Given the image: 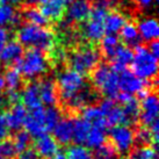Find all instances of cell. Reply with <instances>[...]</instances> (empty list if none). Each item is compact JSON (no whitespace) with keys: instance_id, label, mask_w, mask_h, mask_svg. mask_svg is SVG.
Returning a JSON list of instances; mask_svg holds the SVG:
<instances>
[{"instance_id":"ffe728a7","label":"cell","mask_w":159,"mask_h":159,"mask_svg":"<svg viewBox=\"0 0 159 159\" xmlns=\"http://www.w3.org/2000/svg\"><path fill=\"white\" fill-rule=\"evenodd\" d=\"M23 47L18 41H8L5 44L2 51L0 53V62L4 65H13L22 57Z\"/></svg>"},{"instance_id":"e575fe53","label":"cell","mask_w":159,"mask_h":159,"mask_svg":"<svg viewBox=\"0 0 159 159\" xmlns=\"http://www.w3.org/2000/svg\"><path fill=\"white\" fill-rule=\"evenodd\" d=\"M12 142H13V145L15 148L16 152L20 153V152H22V151H25L26 149L29 148L31 142V136L27 133L26 130H21L20 129L14 135Z\"/></svg>"},{"instance_id":"5bb4252c","label":"cell","mask_w":159,"mask_h":159,"mask_svg":"<svg viewBox=\"0 0 159 159\" xmlns=\"http://www.w3.org/2000/svg\"><path fill=\"white\" fill-rule=\"evenodd\" d=\"M67 7V0H41L40 11L47 20L58 21L64 16Z\"/></svg>"},{"instance_id":"836d02e7","label":"cell","mask_w":159,"mask_h":159,"mask_svg":"<svg viewBox=\"0 0 159 159\" xmlns=\"http://www.w3.org/2000/svg\"><path fill=\"white\" fill-rule=\"evenodd\" d=\"M65 157L66 159H93L89 148L84 146L83 144H75L67 148Z\"/></svg>"},{"instance_id":"f1b7e54d","label":"cell","mask_w":159,"mask_h":159,"mask_svg":"<svg viewBox=\"0 0 159 159\" xmlns=\"http://www.w3.org/2000/svg\"><path fill=\"white\" fill-rule=\"evenodd\" d=\"M122 105H123L122 111H123L124 117H125V123H127V125L137 122L138 117H139V113H141L139 101L133 97L130 100H128V101L122 103Z\"/></svg>"},{"instance_id":"603a6c76","label":"cell","mask_w":159,"mask_h":159,"mask_svg":"<svg viewBox=\"0 0 159 159\" xmlns=\"http://www.w3.org/2000/svg\"><path fill=\"white\" fill-rule=\"evenodd\" d=\"M134 57V51L131 48H129L127 45H120L117 50L115 51L114 56L111 57V63L115 70L120 72V71L127 69L131 64Z\"/></svg>"},{"instance_id":"8fae6325","label":"cell","mask_w":159,"mask_h":159,"mask_svg":"<svg viewBox=\"0 0 159 159\" xmlns=\"http://www.w3.org/2000/svg\"><path fill=\"white\" fill-rule=\"evenodd\" d=\"M23 127H25L27 133L29 134L31 137H35V138L47 134L48 130L45 127L44 108L39 107L36 109L30 111V113H28Z\"/></svg>"},{"instance_id":"7c38bea8","label":"cell","mask_w":159,"mask_h":159,"mask_svg":"<svg viewBox=\"0 0 159 159\" xmlns=\"http://www.w3.org/2000/svg\"><path fill=\"white\" fill-rule=\"evenodd\" d=\"M99 109L101 111L102 116L105 117L107 125H119V124H127L124 117L122 107L116 105L113 99H103L99 103Z\"/></svg>"},{"instance_id":"2e32d148","label":"cell","mask_w":159,"mask_h":159,"mask_svg":"<svg viewBox=\"0 0 159 159\" xmlns=\"http://www.w3.org/2000/svg\"><path fill=\"white\" fill-rule=\"evenodd\" d=\"M35 152L42 159H49L59 152V144L57 141L48 134L37 137L35 142Z\"/></svg>"},{"instance_id":"9a60e30c","label":"cell","mask_w":159,"mask_h":159,"mask_svg":"<svg viewBox=\"0 0 159 159\" xmlns=\"http://www.w3.org/2000/svg\"><path fill=\"white\" fill-rule=\"evenodd\" d=\"M27 115H28L27 108L20 101L11 105V108L5 115V119H6L9 130L18 131L20 129H22L25 121L27 119Z\"/></svg>"},{"instance_id":"d4e9b609","label":"cell","mask_w":159,"mask_h":159,"mask_svg":"<svg viewBox=\"0 0 159 159\" xmlns=\"http://www.w3.org/2000/svg\"><path fill=\"white\" fill-rule=\"evenodd\" d=\"M125 22H127V19L122 13H120L117 11L108 12L103 21L106 34H117Z\"/></svg>"},{"instance_id":"f546056e","label":"cell","mask_w":159,"mask_h":159,"mask_svg":"<svg viewBox=\"0 0 159 159\" xmlns=\"http://www.w3.org/2000/svg\"><path fill=\"white\" fill-rule=\"evenodd\" d=\"M99 42H100L102 55L106 58L111 59L115 51L120 47V39L116 36V34H105Z\"/></svg>"},{"instance_id":"ee69618b","label":"cell","mask_w":159,"mask_h":159,"mask_svg":"<svg viewBox=\"0 0 159 159\" xmlns=\"http://www.w3.org/2000/svg\"><path fill=\"white\" fill-rule=\"evenodd\" d=\"M137 6L142 9H148L156 4L155 0H136Z\"/></svg>"},{"instance_id":"8d00e7d4","label":"cell","mask_w":159,"mask_h":159,"mask_svg":"<svg viewBox=\"0 0 159 159\" xmlns=\"http://www.w3.org/2000/svg\"><path fill=\"white\" fill-rule=\"evenodd\" d=\"M95 157L102 159H117L119 158V153L115 151L111 144H102L100 148L97 149V153Z\"/></svg>"},{"instance_id":"c3c4849f","label":"cell","mask_w":159,"mask_h":159,"mask_svg":"<svg viewBox=\"0 0 159 159\" xmlns=\"http://www.w3.org/2000/svg\"><path fill=\"white\" fill-rule=\"evenodd\" d=\"M6 103H7V102H6V99H5L4 97H1V95H0V113H1L2 109L5 108Z\"/></svg>"},{"instance_id":"f6af8a7d","label":"cell","mask_w":159,"mask_h":159,"mask_svg":"<svg viewBox=\"0 0 159 159\" xmlns=\"http://www.w3.org/2000/svg\"><path fill=\"white\" fill-rule=\"evenodd\" d=\"M150 44H149V50H150L151 52L155 55L156 57L158 58L159 56V43H158V41L157 40H153V41H151V42H149Z\"/></svg>"},{"instance_id":"816d5d0a","label":"cell","mask_w":159,"mask_h":159,"mask_svg":"<svg viewBox=\"0 0 159 159\" xmlns=\"http://www.w3.org/2000/svg\"><path fill=\"white\" fill-rule=\"evenodd\" d=\"M155 2H156V4H157V2H158V0H155Z\"/></svg>"},{"instance_id":"83f0119b","label":"cell","mask_w":159,"mask_h":159,"mask_svg":"<svg viewBox=\"0 0 159 159\" xmlns=\"http://www.w3.org/2000/svg\"><path fill=\"white\" fill-rule=\"evenodd\" d=\"M91 129V123L87 122L86 120L75 119L73 120V137L72 141L75 144H85L89 131Z\"/></svg>"},{"instance_id":"60d3db41","label":"cell","mask_w":159,"mask_h":159,"mask_svg":"<svg viewBox=\"0 0 159 159\" xmlns=\"http://www.w3.org/2000/svg\"><path fill=\"white\" fill-rule=\"evenodd\" d=\"M20 98H21V94L19 93L18 89H8L5 99H6L7 103L13 105V103H16V102L20 101Z\"/></svg>"},{"instance_id":"5b68a950","label":"cell","mask_w":159,"mask_h":159,"mask_svg":"<svg viewBox=\"0 0 159 159\" xmlns=\"http://www.w3.org/2000/svg\"><path fill=\"white\" fill-rule=\"evenodd\" d=\"M101 53L93 45H83L72 51L69 56V64L72 70L80 75H87L92 72L100 62Z\"/></svg>"},{"instance_id":"cb8c5ba5","label":"cell","mask_w":159,"mask_h":159,"mask_svg":"<svg viewBox=\"0 0 159 159\" xmlns=\"http://www.w3.org/2000/svg\"><path fill=\"white\" fill-rule=\"evenodd\" d=\"M120 33V40L124 43V45H127L129 48H136L137 45L141 44V36L137 29V26L133 22H125L124 26L121 28Z\"/></svg>"},{"instance_id":"f907efd6","label":"cell","mask_w":159,"mask_h":159,"mask_svg":"<svg viewBox=\"0 0 159 159\" xmlns=\"http://www.w3.org/2000/svg\"><path fill=\"white\" fill-rule=\"evenodd\" d=\"M41 0H26V2L28 5H30V6H33V5H36V4H39Z\"/></svg>"},{"instance_id":"7dc6e473","label":"cell","mask_w":159,"mask_h":159,"mask_svg":"<svg viewBox=\"0 0 159 159\" xmlns=\"http://www.w3.org/2000/svg\"><path fill=\"white\" fill-rule=\"evenodd\" d=\"M5 89H6V83H5L4 75H2V73H0V93L2 92Z\"/></svg>"},{"instance_id":"7a4b0ae2","label":"cell","mask_w":159,"mask_h":159,"mask_svg":"<svg viewBox=\"0 0 159 159\" xmlns=\"http://www.w3.org/2000/svg\"><path fill=\"white\" fill-rule=\"evenodd\" d=\"M16 69L27 79H36L48 72L49 61L44 51L39 49H29L18 61Z\"/></svg>"},{"instance_id":"30bf717a","label":"cell","mask_w":159,"mask_h":159,"mask_svg":"<svg viewBox=\"0 0 159 159\" xmlns=\"http://www.w3.org/2000/svg\"><path fill=\"white\" fill-rule=\"evenodd\" d=\"M66 18L64 23L72 25V23H83L89 18L91 14V4L89 0H72L66 7Z\"/></svg>"},{"instance_id":"d6a6232c","label":"cell","mask_w":159,"mask_h":159,"mask_svg":"<svg viewBox=\"0 0 159 159\" xmlns=\"http://www.w3.org/2000/svg\"><path fill=\"white\" fill-rule=\"evenodd\" d=\"M6 87L8 89H18L22 85V75L16 67H9L4 75Z\"/></svg>"},{"instance_id":"1f68e13d","label":"cell","mask_w":159,"mask_h":159,"mask_svg":"<svg viewBox=\"0 0 159 159\" xmlns=\"http://www.w3.org/2000/svg\"><path fill=\"white\" fill-rule=\"evenodd\" d=\"M19 15L16 14L13 6L6 4L0 5V27L7 25H15L19 22Z\"/></svg>"},{"instance_id":"4316f807","label":"cell","mask_w":159,"mask_h":159,"mask_svg":"<svg viewBox=\"0 0 159 159\" xmlns=\"http://www.w3.org/2000/svg\"><path fill=\"white\" fill-rule=\"evenodd\" d=\"M105 143H106V129L97 127V125H91V129L85 142L87 148L97 150L98 148H100Z\"/></svg>"},{"instance_id":"681fc988","label":"cell","mask_w":159,"mask_h":159,"mask_svg":"<svg viewBox=\"0 0 159 159\" xmlns=\"http://www.w3.org/2000/svg\"><path fill=\"white\" fill-rule=\"evenodd\" d=\"M49 159H66V157H65V155L64 153H59V152H57L55 156H52L51 158Z\"/></svg>"},{"instance_id":"e0dca14e","label":"cell","mask_w":159,"mask_h":159,"mask_svg":"<svg viewBox=\"0 0 159 159\" xmlns=\"http://www.w3.org/2000/svg\"><path fill=\"white\" fill-rule=\"evenodd\" d=\"M53 138L57 141L58 144L66 145L72 142L73 137V120L70 117L61 119L58 123L53 127Z\"/></svg>"},{"instance_id":"bcb514c9","label":"cell","mask_w":159,"mask_h":159,"mask_svg":"<svg viewBox=\"0 0 159 159\" xmlns=\"http://www.w3.org/2000/svg\"><path fill=\"white\" fill-rule=\"evenodd\" d=\"M23 0H0L1 4H6V5H11V6H19V5L22 2Z\"/></svg>"},{"instance_id":"9c48e42d","label":"cell","mask_w":159,"mask_h":159,"mask_svg":"<svg viewBox=\"0 0 159 159\" xmlns=\"http://www.w3.org/2000/svg\"><path fill=\"white\" fill-rule=\"evenodd\" d=\"M119 89L120 92L134 95L146 89V83L145 80L137 77L133 71L124 69L119 72Z\"/></svg>"},{"instance_id":"ab89813d","label":"cell","mask_w":159,"mask_h":159,"mask_svg":"<svg viewBox=\"0 0 159 159\" xmlns=\"http://www.w3.org/2000/svg\"><path fill=\"white\" fill-rule=\"evenodd\" d=\"M9 135V128L7 125L5 115H0V142L6 139Z\"/></svg>"},{"instance_id":"7bdbcfd3","label":"cell","mask_w":159,"mask_h":159,"mask_svg":"<svg viewBox=\"0 0 159 159\" xmlns=\"http://www.w3.org/2000/svg\"><path fill=\"white\" fill-rule=\"evenodd\" d=\"M7 42H8V31L4 27H0V53Z\"/></svg>"},{"instance_id":"ba28073f","label":"cell","mask_w":159,"mask_h":159,"mask_svg":"<svg viewBox=\"0 0 159 159\" xmlns=\"http://www.w3.org/2000/svg\"><path fill=\"white\" fill-rule=\"evenodd\" d=\"M141 113L138 121L141 122L142 127L150 129L155 123L158 122V98L156 93L148 92L141 99Z\"/></svg>"},{"instance_id":"ac0fdd59","label":"cell","mask_w":159,"mask_h":159,"mask_svg":"<svg viewBox=\"0 0 159 159\" xmlns=\"http://www.w3.org/2000/svg\"><path fill=\"white\" fill-rule=\"evenodd\" d=\"M39 89H40V97L42 103L45 106H56L58 102V89L56 81H53L50 78L41 80L39 83Z\"/></svg>"},{"instance_id":"7402d4cb","label":"cell","mask_w":159,"mask_h":159,"mask_svg":"<svg viewBox=\"0 0 159 159\" xmlns=\"http://www.w3.org/2000/svg\"><path fill=\"white\" fill-rule=\"evenodd\" d=\"M137 29L141 39L145 42L157 40L159 36V25L155 18H145L141 20L137 25Z\"/></svg>"},{"instance_id":"d6986e66","label":"cell","mask_w":159,"mask_h":159,"mask_svg":"<svg viewBox=\"0 0 159 159\" xmlns=\"http://www.w3.org/2000/svg\"><path fill=\"white\" fill-rule=\"evenodd\" d=\"M20 100L22 101V105L27 109L33 111L39 107H42V101L40 97V89H39V83L31 81L27 84L25 89L21 93Z\"/></svg>"},{"instance_id":"4fadbf2b","label":"cell","mask_w":159,"mask_h":159,"mask_svg":"<svg viewBox=\"0 0 159 159\" xmlns=\"http://www.w3.org/2000/svg\"><path fill=\"white\" fill-rule=\"evenodd\" d=\"M103 19H99L95 16H91L83 22L81 27V36L89 42H99L103 35L106 34L105 26H103Z\"/></svg>"},{"instance_id":"b9f144b4","label":"cell","mask_w":159,"mask_h":159,"mask_svg":"<svg viewBox=\"0 0 159 159\" xmlns=\"http://www.w3.org/2000/svg\"><path fill=\"white\" fill-rule=\"evenodd\" d=\"M18 159H41V158L37 156V153H36L35 151L28 148V149H26L25 151L19 153Z\"/></svg>"},{"instance_id":"74e56055","label":"cell","mask_w":159,"mask_h":159,"mask_svg":"<svg viewBox=\"0 0 159 159\" xmlns=\"http://www.w3.org/2000/svg\"><path fill=\"white\" fill-rule=\"evenodd\" d=\"M0 151H1L2 159H13L18 153L13 145V142L8 141L7 138L0 142Z\"/></svg>"},{"instance_id":"484cf974","label":"cell","mask_w":159,"mask_h":159,"mask_svg":"<svg viewBox=\"0 0 159 159\" xmlns=\"http://www.w3.org/2000/svg\"><path fill=\"white\" fill-rule=\"evenodd\" d=\"M81 111H83V119L89 122L91 125H97L100 128L107 129L108 125H107L106 120L102 116L101 111L98 106L89 105V106L84 107Z\"/></svg>"},{"instance_id":"4dcf8cb0","label":"cell","mask_w":159,"mask_h":159,"mask_svg":"<svg viewBox=\"0 0 159 159\" xmlns=\"http://www.w3.org/2000/svg\"><path fill=\"white\" fill-rule=\"evenodd\" d=\"M21 16L25 21H27V23H30V25L45 26L48 23V20L42 14L40 8H36L34 6H30V7H27V8L23 9Z\"/></svg>"},{"instance_id":"52a82bcc","label":"cell","mask_w":159,"mask_h":159,"mask_svg":"<svg viewBox=\"0 0 159 159\" xmlns=\"http://www.w3.org/2000/svg\"><path fill=\"white\" fill-rule=\"evenodd\" d=\"M109 139L119 155H128L135 145V131L127 124L114 125L109 131Z\"/></svg>"},{"instance_id":"277c9868","label":"cell","mask_w":159,"mask_h":159,"mask_svg":"<svg viewBox=\"0 0 159 159\" xmlns=\"http://www.w3.org/2000/svg\"><path fill=\"white\" fill-rule=\"evenodd\" d=\"M131 69L137 77L143 80L156 79L158 73V61L149 49L143 45H137L131 61Z\"/></svg>"},{"instance_id":"d590c367","label":"cell","mask_w":159,"mask_h":159,"mask_svg":"<svg viewBox=\"0 0 159 159\" xmlns=\"http://www.w3.org/2000/svg\"><path fill=\"white\" fill-rule=\"evenodd\" d=\"M61 119H62V113L56 106H49L47 109H44L45 127L48 131H51Z\"/></svg>"},{"instance_id":"6da1fadb","label":"cell","mask_w":159,"mask_h":159,"mask_svg":"<svg viewBox=\"0 0 159 159\" xmlns=\"http://www.w3.org/2000/svg\"><path fill=\"white\" fill-rule=\"evenodd\" d=\"M18 42L22 47L30 49H39L42 51H49L55 45V35L50 29L44 26H36L26 23L18 29Z\"/></svg>"},{"instance_id":"db71d44e","label":"cell","mask_w":159,"mask_h":159,"mask_svg":"<svg viewBox=\"0 0 159 159\" xmlns=\"http://www.w3.org/2000/svg\"><path fill=\"white\" fill-rule=\"evenodd\" d=\"M135 159H142V158H135Z\"/></svg>"},{"instance_id":"3957f363","label":"cell","mask_w":159,"mask_h":159,"mask_svg":"<svg viewBox=\"0 0 159 159\" xmlns=\"http://www.w3.org/2000/svg\"><path fill=\"white\" fill-rule=\"evenodd\" d=\"M92 83L98 92L108 99H116L120 93L119 72L107 64H98L92 71Z\"/></svg>"},{"instance_id":"f35d334b","label":"cell","mask_w":159,"mask_h":159,"mask_svg":"<svg viewBox=\"0 0 159 159\" xmlns=\"http://www.w3.org/2000/svg\"><path fill=\"white\" fill-rule=\"evenodd\" d=\"M51 56H52V59L55 63H59V62H63V61H65V58H66V53L65 51L63 50L62 48H57V47H55L53 45L52 49H51Z\"/></svg>"},{"instance_id":"8992f818","label":"cell","mask_w":159,"mask_h":159,"mask_svg":"<svg viewBox=\"0 0 159 159\" xmlns=\"http://www.w3.org/2000/svg\"><path fill=\"white\" fill-rule=\"evenodd\" d=\"M57 89L58 95H61L64 102L72 98L75 93L84 89L86 86L84 75L79 72L72 70V69H65L61 71L57 75Z\"/></svg>"},{"instance_id":"f5cc1de1","label":"cell","mask_w":159,"mask_h":159,"mask_svg":"<svg viewBox=\"0 0 159 159\" xmlns=\"http://www.w3.org/2000/svg\"><path fill=\"white\" fill-rule=\"evenodd\" d=\"M95 159H102V158H98V157H95Z\"/></svg>"},{"instance_id":"44dd1931","label":"cell","mask_w":159,"mask_h":159,"mask_svg":"<svg viewBox=\"0 0 159 159\" xmlns=\"http://www.w3.org/2000/svg\"><path fill=\"white\" fill-rule=\"evenodd\" d=\"M95 99H97L95 93L93 92L91 89H89L87 86H85L81 91L75 93L73 97L70 98L67 101H65V103L72 111H81L84 107L92 103Z\"/></svg>"}]
</instances>
